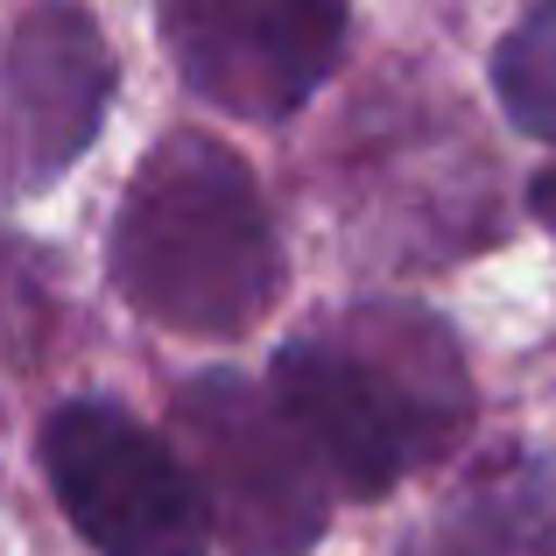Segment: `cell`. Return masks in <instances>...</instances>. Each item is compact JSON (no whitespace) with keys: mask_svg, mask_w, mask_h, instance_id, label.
<instances>
[{"mask_svg":"<svg viewBox=\"0 0 556 556\" xmlns=\"http://www.w3.org/2000/svg\"><path fill=\"white\" fill-rule=\"evenodd\" d=\"M296 444L339 493H388L472 430V374L422 303H353L282 345L268 380Z\"/></svg>","mask_w":556,"mask_h":556,"instance_id":"cell-1","label":"cell"},{"mask_svg":"<svg viewBox=\"0 0 556 556\" xmlns=\"http://www.w3.org/2000/svg\"><path fill=\"white\" fill-rule=\"evenodd\" d=\"M113 282L141 317L190 339L261 325L282 289V240L254 169L212 135L155 141L113 218Z\"/></svg>","mask_w":556,"mask_h":556,"instance_id":"cell-2","label":"cell"},{"mask_svg":"<svg viewBox=\"0 0 556 556\" xmlns=\"http://www.w3.org/2000/svg\"><path fill=\"white\" fill-rule=\"evenodd\" d=\"M169 422V451L198 486L204 529L232 556H303L325 535L331 486L268 388H254L247 374H198L184 380Z\"/></svg>","mask_w":556,"mask_h":556,"instance_id":"cell-3","label":"cell"},{"mask_svg":"<svg viewBox=\"0 0 556 556\" xmlns=\"http://www.w3.org/2000/svg\"><path fill=\"white\" fill-rule=\"evenodd\" d=\"M42 472L99 556H204L198 486L169 437L113 402H64L42 422Z\"/></svg>","mask_w":556,"mask_h":556,"instance_id":"cell-4","label":"cell"},{"mask_svg":"<svg viewBox=\"0 0 556 556\" xmlns=\"http://www.w3.org/2000/svg\"><path fill=\"white\" fill-rule=\"evenodd\" d=\"M345 8L325 0H169L163 36L184 85L240 121H289L345 50Z\"/></svg>","mask_w":556,"mask_h":556,"instance_id":"cell-5","label":"cell"},{"mask_svg":"<svg viewBox=\"0 0 556 556\" xmlns=\"http://www.w3.org/2000/svg\"><path fill=\"white\" fill-rule=\"evenodd\" d=\"M113 99V56L92 14L28 8L0 42V184L42 190L85 149Z\"/></svg>","mask_w":556,"mask_h":556,"instance_id":"cell-6","label":"cell"},{"mask_svg":"<svg viewBox=\"0 0 556 556\" xmlns=\"http://www.w3.org/2000/svg\"><path fill=\"white\" fill-rule=\"evenodd\" d=\"M451 556H556V472L535 458L486 465L444 529Z\"/></svg>","mask_w":556,"mask_h":556,"instance_id":"cell-7","label":"cell"},{"mask_svg":"<svg viewBox=\"0 0 556 556\" xmlns=\"http://www.w3.org/2000/svg\"><path fill=\"white\" fill-rule=\"evenodd\" d=\"M493 92L521 135L556 149V0L529 8L493 50Z\"/></svg>","mask_w":556,"mask_h":556,"instance_id":"cell-8","label":"cell"},{"mask_svg":"<svg viewBox=\"0 0 556 556\" xmlns=\"http://www.w3.org/2000/svg\"><path fill=\"white\" fill-rule=\"evenodd\" d=\"M529 198H535V212H543L549 226H556V177H535V190H529Z\"/></svg>","mask_w":556,"mask_h":556,"instance_id":"cell-9","label":"cell"}]
</instances>
